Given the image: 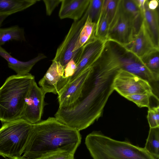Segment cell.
I'll return each instance as SVG.
<instances>
[{
	"label": "cell",
	"mask_w": 159,
	"mask_h": 159,
	"mask_svg": "<svg viewBox=\"0 0 159 159\" xmlns=\"http://www.w3.org/2000/svg\"><path fill=\"white\" fill-rule=\"evenodd\" d=\"M118 70L107 64L94 62L79 98L68 107L58 108L55 118L79 131L91 125L102 115L108 99L114 90V79Z\"/></svg>",
	"instance_id": "obj_1"
},
{
	"label": "cell",
	"mask_w": 159,
	"mask_h": 159,
	"mask_svg": "<svg viewBox=\"0 0 159 159\" xmlns=\"http://www.w3.org/2000/svg\"><path fill=\"white\" fill-rule=\"evenodd\" d=\"M81 139L79 131L49 117L33 124L21 157L38 159L61 151L74 154Z\"/></svg>",
	"instance_id": "obj_2"
},
{
	"label": "cell",
	"mask_w": 159,
	"mask_h": 159,
	"mask_svg": "<svg viewBox=\"0 0 159 159\" xmlns=\"http://www.w3.org/2000/svg\"><path fill=\"white\" fill-rule=\"evenodd\" d=\"M34 77L31 74L9 76L0 87V121L3 123L21 118L26 99Z\"/></svg>",
	"instance_id": "obj_3"
},
{
	"label": "cell",
	"mask_w": 159,
	"mask_h": 159,
	"mask_svg": "<svg viewBox=\"0 0 159 159\" xmlns=\"http://www.w3.org/2000/svg\"><path fill=\"white\" fill-rule=\"evenodd\" d=\"M85 144L93 159H157L144 148L114 139L98 132L87 135Z\"/></svg>",
	"instance_id": "obj_4"
},
{
	"label": "cell",
	"mask_w": 159,
	"mask_h": 159,
	"mask_svg": "<svg viewBox=\"0 0 159 159\" xmlns=\"http://www.w3.org/2000/svg\"><path fill=\"white\" fill-rule=\"evenodd\" d=\"M33 126L22 119L4 123L0 128V155L8 158L21 157Z\"/></svg>",
	"instance_id": "obj_5"
},
{
	"label": "cell",
	"mask_w": 159,
	"mask_h": 159,
	"mask_svg": "<svg viewBox=\"0 0 159 159\" xmlns=\"http://www.w3.org/2000/svg\"><path fill=\"white\" fill-rule=\"evenodd\" d=\"M137 32L133 19L124 10L119 0L116 11L109 25L107 40L125 47L130 43Z\"/></svg>",
	"instance_id": "obj_6"
},
{
	"label": "cell",
	"mask_w": 159,
	"mask_h": 159,
	"mask_svg": "<svg viewBox=\"0 0 159 159\" xmlns=\"http://www.w3.org/2000/svg\"><path fill=\"white\" fill-rule=\"evenodd\" d=\"M113 87L114 90L124 97L135 94H145L159 101L148 81L122 68L115 75Z\"/></svg>",
	"instance_id": "obj_7"
},
{
	"label": "cell",
	"mask_w": 159,
	"mask_h": 159,
	"mask_svg": "<svg viewBox=\"0 0 159 159\" xmlns=\"http://www.w3.org/2000/svg\"><path fill=\"white\" fill-rule=\"evenodd\" d=\"M106 40L95 36L81 48L75 61L76 66L75 71L70 77L62 80V85L63 88L87 69L92 66L102 53Z\"/></svg>",
	"instance_id": "obj_8"
},
{
	"label": "cell",
	"mask_w": 159,
	"mask_h": 159,
	"mask_svg": "<svg viewBox=\"0 0 159 159\" xmlns=\"http://www.w3.org/2000/svg\"><path fill=\"white\" fill-rule=\"evenodd\" d=\"M87 16L85 12L80 19L74 21L64 40L57 49L52 61L59 62L65 68L70 61L73 59L75 61L76 56L75 49Z\"/></svg>",
	"instance_id": "obj_9"
},
{
	"label": "cell",
	"mask_w": 159,
	"mask_h": 159,
	"mask_svg": "<svg viewBox=\"0 0 159 159\" xmlns=\"http://www.w3.org/2000/svg\"><path fill=\"white\" fill-rule=\"evenodd\" d=\"M45 93L34 80L26 99L21 118L32 124L41 121L44 106Z\"/></svg>",
	"instance_id": "obj_10"
},
{
	"label": "cell",
	"mask_w": 159,
	"mask_h": 159,
	"mask_svg": "<svg viewBox=\"0 0 159 159\" xmlns=\"http://www.w3.org/2000/svg\"><path fill=\"white\" fill-rule=\"evenodd\" d=\"M91 67L87 69L57 93L58 108H63L68 107L74 103L79 98Z\"/></svg>",
	"instance_id": "obj_11"
},
{
	"label": "cell",
	"mask_w": 159,
	"mask_h": 159,
	"mask_svg": "<svg viewBox=\"0 0 159 159\" xmlns=\"http://www.w3.org/2000/svg\"><path fill=\"white\" fill-rule=\"evenodd\" d=\"M125 47L140 58L155 50L159 49L154 44L143 21L132 42Z\"/></svg>",
	"instance_id": "obj_12"
},
{
	"label": "cell",
	"mask_w": 159,
	"mask_h": 159,
	"mask_svg": "<svg viewBox=\"0 0 159 159\" xmlns=\"http://www.w3.org/2000/svg\"><path fill=\"white\" fill-rule=\"evenodd\" d=\"M64 71V68L59 62L52 61L45 74L39 82L40 88L45 94H57V84L63 76Z\"/></svg>",
	"instance_id": "obj_13"
},
{
	"label": "cell",
	"mask_w": 159,
	"mask_h": 159,
	"mask_svg": "<svg viewBox=\"0 0 159 159\" xmlns=\"http://www.w3.org/2000/svg\"><path fill=\"white\" fill-rule=\"evenodd\" d=\"M0 56L7 61L8 67L19 75H25L29 74L36 63L47 57L43 53H39L37 57L28 61H21L12 56L1 46Z\"/></svg>",
	"instance_id": "obj_14"
},
{
	"label": "cell",
	"mask_w": 159,
	"mask_h": 159,
	"mask_svg": "<svg viewBox=\"0 0 159 159\" xmlns=\"http://www.w3.org/2000/svg\"><path fill=\"white\" fill-rule=\"evenodd\" d=\"M90 0H63L59 12L61 19L70 18L76 21L80 19L85 12Z\"/></svg>",
	"instance_id": "obj_15"
},
{
	"label": "cell",
	"mask_w": 159,
	"mask_h": 159,
	"mask_svg": "<svg viewBox=\"0 0 159 159\" xmlns=\"http://www.w3.org/2000/svg\"><path fill=\"white\" fill-rule=\"evenodd\" d=\"M147 0L145 4V8L142 12L143 21L155 45L159 47V17L158 8L152 10L147 5Z\"/></svg>",
	"instance_id": "obj_16"
},
{
	"label": "cell",
	"mask_w": 159,
	"mask_h": 159,
	"mask_svg": "<svg viewBox=\"0 0 159 159\" xmlns=\"http://www.w3.org/2000/svg\"><path fill=\"white\" fill-rule=\"evenodd\" d=\"M38 1L36 0H0V14L11 15L27 9Z\"/></svg>",
	"instance_id": "obj_17"
},
{
	"label": "cell",
	"mask_w": 159,
	"mask_h": 159,
	"mask_svg": "<svg viewBox=\"0 0 159 159\" xmlns=\"http://www.w3.org/2000/svg\"><path fill=\"white\" fill-rule=\"evenodd\" d=\"M96 24L93 22L89 16H87L85 22L80 33L77 45L75 49L77 57L81 48L90 41L95 35Z\"/></svg>",
	"instance_id": "obj_18"
},
{
	"label": "cell",
	"mask_w": 159,
	"mask_h": 159,
	"mask_svg": "<svg viewBox=\"0 0 159 159\" xmlns=\"http://www.w3.org/2000/svg\"><path fill=\"white\" fill-rule=\"evenodd\" d=\"M26 40L24 29L18 25L0 28V46L11 41H25Z\"/></svg>",
	"instance_id": "obj_19"
},
{
	"label": "cell",
	"mask_w": 159,
	"mask_h": 159,
	"mask_svg": "<svg viewBox=\"0 0 159 159\" xmlns=\"http://www.w3.org/2000/svg\"><path fill=\"white\" fill-rule=\"evenodd\" d=\"M124 10L133 19L138 31L143 20V14L134 0H120Z\"/></svg>",
	"instance_id": "obj_20"
},
{
	"label": "cell",
	"mask_w": 159,
	"mask_h": 159,
	"mask_svg": "<svg viewBox=\"0 0 159 159\" xmlns=\"http://www.w3.org/2000/svg\"><path fill=\"white\" fill-rule=\"evenodd\" d=\"M144 148L155 158L159 159V127L150 128Z\"/></svg>",
	"instance_id": "obj_21"
},
{
	"label": "cell",
	"mask_w": 159,
	"mask_h": 159,
	"mask_svg": "<svg viewBox=\"0 0 159 159\" xmlns=\"http://www.w3.org/2000/svg\"><path fill=\"white\" fill-rule=\"evenodd\" d=\"M159 49L155 50L140 58L144 65L159 79Z\"/></svg>",
	"instance_id": "obj_22"
},
{
	"label": "cell",
	"mask_w": 159,
	"mask_h": 159,
	"mask_svg": "<svg viewBox=\"0 0 159 159\" xmlns=\"http://www.w3.org/2000/svg\"><path fill=\"white\" fill-rule=\"evenodd\" d=\"M109 24L105 12L102 7L99 18L96 25L95 37L102 40H106Z\"/></svg>",
	"instance_id": "obj_23"
},
{
	"label": "cell",
	"mask_w": 159,
	"mask_h": 159,
	"mask_svg": "<svg viewBox=\"0 0 159 159\" xmlns=\"http://www.w3.org/2000/svg\"><path fill=\"white\" fill-rule=\"evenodd\" d=\"M103 0H90L85 12L92 21L96 24L101 12Z\"/></svg>",
	"instance_id": "obj_24"
},
{
	"label": "cell",
	"mask_w": 159,
	"mask_h": 159,
	"mask_svg": "<svg viewBox=\"0 0 159 159\" xmlns=\"http://www.w3.org/2000/svg\"><path fill=\"white\" fill-rule=\"evenodd\" d=\"M150 96L145 94H135L129 95L124 98L135 103L138 107H149Z\"/></svg>",
	"instance_id": "obj_25"
},
{
	"label": "cell",
	"mask_w": 159,
	"mask_h": 159,
	"mask_svg": "<svg viewBox=\"0 0 159 159\" xmlns=\"http://www.w3.org/2000/svg\"><path fill=\"white\" fill-rule=\"evenodd\" d=\"M119 0H103L102 8L104 11L110 24L116 11Z\"/></svg>",
	"instance_id": "obj_26"
},
{
	"label": "cell",
	"mask_w": 159,
	"mask_h": 159,
	"mask_svg": "<svg viewBox=\"0 0 159 159\" xmlns=\"http://www.w3.org/2000/svg\"><path fill=\"white\" fill-rule=\"evenodd\" d=\"M150 128L159 127V107L148 108L147 116Z\"/></svg>",
	"instance_id": "obj_27"
},
{
	"label": "cell",
	"mask_w": 159,
	"mask_h": 159,
	"mask_svg": "<svg viewBox=\"0 0 159 159\" xmlns=\"http://www.w3.org/2000/svg\"><path fill=\"white\" fill-rule=\"evenodd\" d=\"M74 154L67 152L61 151L38 159H74Z\"/></svg>",
	"instance_id": "obj_28"
},
{
	"label": "cell",
	"mask_w": 159,
	"mask_h": 159,
	"mask_svg": "<svg viewBox=\"0 0 159 159\" xmlns=\"http://www.w3.org/2000/svg\"><path fill=\"white\" fill-rule=\"evenodd\" d=\"M76 68V64L73 59L70 61L64 68V76L61 78L62 79H66L72 76L74 73Z\"/></svg>",
	"instance_id": "obj_29"
},
{
	"label": "cell",
	"mask_w": 159,
	"mask_h": 159,
	"mask_svg": "<svg viewBox=\"0 0 159 159\" xmlns=\"http://www.w3.org/2000/svg\"><path fill=\"white\" fill-rule=\"evenodd\" d=\"M46 13L47 15L50 16L55 9L61 2V0H44Z\"/></svg>",
	"instance_id": "obj_30"
},
{
	"label": "cell",
	"mask_w": 159,
	"mask_h": 159,
	"mask_svg": "<svg viewBox=\"0 0 159 159\" xmlns=\"http://www.w3.org/2000/svg\"><path fill=\"white\" fill-rule=\"evenodd\" d=\"M159 3V1L158 0H147V1L148 8L152 10H155L158 8Z\"/></svg>",
	"instance_id": "obj_31"
},
{
	"label": "cell",
	"mask_w": 159,
	"mask_h": 159,
	"mask_svg": "<svg viewBox=\"0 0 159 159\" xmlns=\"http://www.w3.org/2000/svg\"><path fill=\"white\" fill-rule=\"evenodd\" d=\"M147 0H134L137 5L140 9L142 13L144 11L145 4Z\"/></svg>",
	"instance_id": "obj_32"
},
{
	"label": "cell",
	"mask_w": 159,
	"mask_h": 159,
	"mask_svg": "<svg viewBox=\"0 0 159 159\" xmlns=\"http://www.w3.org/2000/svg\"><path fill=\"white\" fill-rule=\"evenodd\" d=\"M10 15L8 14H0V28L4 21Z\"/></svg>",
	"instance_id": "obj_33"
}]
</instances>
